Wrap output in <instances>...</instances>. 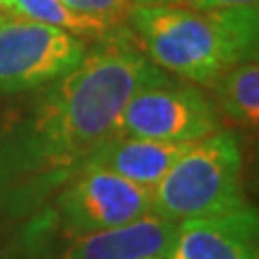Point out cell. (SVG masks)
<instances>
[{
  "mask_svg": "<svg viewBox=\"0 0 259 259\" xmlns=\"http://www.w3.org/2000/svg\"><path fill=\"white\" fill-rule=\"evenodd\" d=\"M257 5L199 11L171 3H134L125 26L160 69L214 87L225 71L257 59Z\"/></svg>",
  "mask_w": 259,
  "mask_h": 259,
  "instance_id": "7a4b0ae2",
  "label": "cell"
},
{
  "mask_svg": "<svg viewBox=\"0 0 259 259\" xmlns=\"http://www.w3.org/2000/svg\"><path fill=\"white\" fill-rule=\"evenodd\" d=\"M190 145L117 134L95 153L89 166L104 168V171L115 173L127 182L153 190V186L166 175L173 162Z\"/></svg>",
  "mask_w": 259,
  "mask_h": 259,
  "instance_id": "9c48e42d",
  "label": "cell"
},
{
  "mask_svg": "<svg viewBox=\"0 0 259 259\" xmlns=\"http://www.w3.org/2000/svg\"><path fill=\"white\" fill-rule=\"evenodd\" d=\"M63 5H67L71 11H76L84 18H91L102 22L104 26L112 30L125 28V20L136 0H61Z\"/></svg>",
  "mask_w": 259,
  "mask_h": 259,
  "instance_id": "7c38bea8",
  "label": "cell"
},
{
  "mask_svg": "<svg viewBox=\"0 0 259 259\" xmlns=\"http://www.w3.org/2000/svg\"><path fill=\"white\" fill-rule=\"evenodd\" d=\"M216 130L221 121L207 95L173 78L139 89L119 119V134L180 145H192Z\"/></svg>",
  "mask_w": 259,
  "mask_h": 259,
  "instance_id": "8992f818",
  "label": "cell"
},
{
  "mask_svg": "<svg viewBox=\"0 0 259 259\" xmlns=\"http://www.w3.org/2000/svg\"><path fill=\"white\" fill-rule=\"evenodd\" d=\"M151 214V190L110 171L87 166L24 221L18 236L22 255L32 257L54 242L132 223Z\"/></svg>",
  "mask_w": 259,
  "mask_h": 259,
  "instance_id": "3957f363",
  "label": "cell"
},
{
  "mask_svg": "<svg viewBox=\"0 0 259 259\" xmlns=\"http://www.w3.org/2000/svg\"><path fill=\"white\" fill-rule=\"evenodd\" d=\"M257 225V212L250 205L182 221L168 259H259Z\"/></svg>",
  "mask_w": 259,
  "mask_h": 259,
  "instance_id": "52a82bcc",
  "label": "cell"
},
{
  "mask_svg": "<svg viewBox=\"0 0 259 259\" xmlns=\"http://www.w3.org/2000/svg\"><path fill=\"white\" fill-rule=\"evenodd\" d=\"M246 205L242 143L223 127L192 143L151 190V212L173 223Z\"/></svg>",
  "mask_w": 259,
  "mask_h": 259,
  "instance_id": "277c9868",
  "label": "cell"
},
{
  "mask_svg": "<svg viewBox=\"0 0 259 259\" xmlns=\"http://www.w3.org/2000/svg\"><path fill=\"white\" fill-rule=\"evenodd\" d=\"M216 106L225 117L242 125H257L259 119V67L257 59L242 61L214 82Z\"/></svg>",
  "mask_w": 259,
  "mask_h": 259,
  "instance_id": "30bf717a",
  "label": "cell"
},
{
  "mask_svg": "<svg viewBox=\"0 0 259 259\" xmlns=\"http://www.w3.org/2000/svg\"><path fill=\"white\" fill-rule=\"evenodd\" d=\"M166 78L125 26L97 39L74 69L32 91L0 132V225L37 214L119 134L130 97Z\"/></svg>",
  "mask_w": 259,
  "mask_h": 259,
  "instance_id": "6da1fadb",
  "label": "cell"
},
{
  "mask_svg": "<svg viewBox=\"0 0 259 259\" xmlns=\"http://www.w3.org/2000/svg\"><path fill=\"white\" fill-rule=\"evenodd\" d=\"M190 9L214 11V9H236V7H253L257 0H184Z\"/></svg>",
  "mask_w": 259,
  "mask_h": 259,
  "instance_id": "4fadbf2b",
  "label": "cell"
},
{
  "mask_svg": "<svg viewBox=\"0 0 259 259\" xmlns=\"http://www.w3.org/2000/svg\"><path fill=\"white\" fill-rule=\"evenodd\" d=\"M0 5H3L5 11L13 13L15 18L32 20L39 24H48V26L67 30L71 35L84 39V41H97V39L115 32L112 28L104 26L102 22L71 11L61 0H0Z\"/></svg>",
  "mask_w": 259,
  "mask_h": 259,
  "instance_id": "8fae6325",
  "label": "cell"
},
{
  "mask_svg": "<svg viewBox=\"0 0 259 259\" xmlns=\"http://www.w3.org/2000/svg\"><path fill=\"white\" fill-rule=\"evenodd\" d=\"M89 41L24 18H0V95L37 91L84 59Z\"/></svg>",
  "mask_w": 259,
  "mask_h": 259,
  "instance_id": "5b68a950",
  "label": "cell"
},
{
  "mask_svg": "<svg viewBox=\"0 0 259 259\" xmlns=\"http://www.w3.org/2000/svg\"><path fill=\"white\" fill-rule=\"evenodd\" d=\"M177 223L145 214L132 223L61 240L65 246L52 259H168Z\"/></svg>",
  "mask_w": 259,
  "mask_h": 259,
  "instance_id": "ba28073f",
  "label": "cell"
},
{
  "mask_svg": "<svg viewBox=\"0 0 259 259\" xmlns=\"http://www.w3.org/2000/svg\"><path fill=\"white\" fill-rule=\"evenodd\" d=\"M3 11H5V9H3V5H0V13H3Z\"/></svg>",
  "mask_w": 259,
  "mask_h": 259,
  "instance_id": "5bb4252c",
  "label": "cell"
}]
</instances>
